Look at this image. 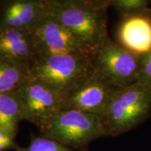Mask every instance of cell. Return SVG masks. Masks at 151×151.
Here are the masks:
<instances>
[{"label":"cell","mask_w":151,"mask_h":151,"mask_svg":"<svg viewBox=\"0 0 151 151\" xmlns=\"http://www.w3.org/2000/svg\"><path fill=\"white\" fill-rule=\"evenodd\" d=\"M39 131L73 150H84L96 139L109 137L101 117L75 110L60 111Z\"/></svg>","instance_id":"277c9868"},{"label":"cell","mask_w":151,"mask_h":151,"mask_svg":"<svg viewBox=\"0 0 151 151\" xmlns=\"http://www.w3.org/2000/svg\"><path fill=\"white\" fill-rule=\"evenodd\" d=\"M117 88L94 72L65 97L62 110L79 111L101 117Z\"/></svg>","instance_id":"ba28073f"},{"label":"cell","mask_w":151,"mask_h":151,"mask_svg":"<svg viewBox=\"0 0 151 151\" xmlns=\"http://www.w3.org/2000/svg\"><path fill=\"white\" fill-rule=\"evenodd\" d=\"M21 94L24 120L38 129L62 110L64 99L40 81L31 78L19 88Z\"/></svg>","instance_id":"52a82bcc"},{"label":"cell","mask_w":151,"mask_h":151,"mask_svg":"<svg viewBox=\"0 0 151 151\" xmlns=\"http://www.w3.org/2000/svg\"><path fill=\"white\" fill-rule=\"evenodd\" d=\"M15 138L16 137L0 130V151L16 150L20 146L16 143Z\"/></svg>","instance_id":"e0dca14e"},{"label":"cell","mask_w":151,"mask_h":151,"mask_svg":"<svg viewBox=\"0 0 151 151\" xmlns=\"http://www.w3.org/2000/svg\"><path fill=\"white\" fill-rule=\"evenodd\" d=\"M44 17V0L0 1V28L32 30Z\"/></svg>","instance_id":"9c48e42d"},{"label":"cell","mask_w":151,"mask_h":151,"mask_svg":"<svg viewBox=\"0 0 151 151\" xmlns=\"http://www.w3.org/2000/svg\"><path fill=\"white\" fill-rule=\"evenodd\" d=\"M151 111V90L135 83L118 88L101 117L109 137H117L142 123Z\"/></svg>","instance_id":"7a4b0ae2"},{"label":"cell","mask_w":151,"mask_h":151,"mask_svg":"<svg viewBox=\"0 0 151 151\" xmlns=\"http://www.w3.org/2000/svg\"><path fill=\"white\" fill-rule=\"evenodd\" d=\"M111 6L125 17L145 14L148 2L144 0H111Z\"/></svg>","instance_id":"9a60e30c"},{"label":"cell","mask_w":151,"mask_h":151,"mask_svg":"<svg viewBox=\"0 0 151 151\" xmlns=\"http://www.w3.org/2000/svg\"><path fill=\"white\" fill-rule=\"evenodd\" d=\"M137 83L151 90V51L140 57V69Z\"/></svg>","instance_id":"2e32d148"},{"label":"cell","mask_w":151,"mask_h":151,"mask_svg":"<svg viewBox=\"0 0 151 151\" xmlns=\"http://www.w3.org/2000/svg\"><path fill=\"white\" fill-rule=\"evenodd\" d=\"M31 65L0 55V94L16 91L30 77Z\"/></svg>","instance_id":"4fadbf2b"},{"label":"cell","mask_w":151,"mask_h":151,"mask_svg":"<svg viewBox=\"0 0 151 151\" xmlns=\"http://www.w3.org/2000/svg\"><path fill=\"white\" fill-rule=\"evenodd\" d=\"M119 44L142 56L151 51V19L145 14L125 16L118 31Z\"/></svg>","instance_id":"30bf717a"},{"label":"cell","mask_w":151,"mask_h":151,"mask_svg":"<svg viewBox=\"0 0 151 151\" xmlns=\"http://www.w3.org/2000/svg\"><path fill=\"white\" fill-rule=\"evenodd\" d=\"M15 151H74L62 143L42 136L32 135L26 147H19Z\"/></svg>","instance_id":"5bb4252c"},{"label":"cell","mask_w":151,"mask_h":151,"mask_svg":"<svg viewBox=\"0 0 151 151\" xmlns=\"http://www.w3.org/2000/svg\"><path fill=\"white\" fill-rule=\"evenodd\" d=\"M24 120L20 90L0 94V130L16 137L18 125Z\"/></svg>","instance_id":"7c38bea8"},{"label":"cell","mask_w":151,"mask_h":151,"mask_svg":"<svg viewBox=\"0 0 151 151\" xmlns=\"http://www.w3.org/2000/svg\"><path fill=\"white\" fill-rule=\"evenodd\" d=\"M39 57L73 55L92 58L93 54L65 27L45 16L31 30Z\"/></svg>","instance_id":"8992f818"},{"label":"cell","mask_w":151,"mask_h":151,"mask_svg":"<svg viewBox=\"0 0 151 151\" xmlns=\"http://www.w3.org/2000/svg\"><path fill=\"white\" fill-rule=\"evenodd\" d=\"M91 58L73 55L39 57L30 68V77L65 97L94 74Z\"/></svg>","instance_id":"3957f363"},{"label":"cell","mask_w":151,"mask_h":151,"mask_svg":"<svg viewBox=\"0 0 151 151\" xmlns=\"http://www.w3.org/2000/svg\"><path fill=\"white\" fill-rule=\"evenodd\" d=\"M0 55L32 66L39 55L31 30L0 28Z\"/></svg>","instance_id":"8fae6325"},{"label":"cell","mask_w":151,"mask_h":151,"mask_svg":"<svg viewBox=\"0 0 151 151\" xmlns=\"http://www.w3.org/2000/svg\"><path fill=\"white\" fill-rule=\"evenodd\" d=\"M91 60L95 72L116 88H123L137 82L140 57L128 51L109 37Z\"/></svg>","instance_id":"5b68a950"},{"label":"cell","mask_w":151,"mask_h":151,"mask_svg":"<svg viewBox=\"0 0 151 151\" xmlns=\"http://www.w3.org/2000/svg\"><path fill=\"white\" fill-rule=\"evenodd\" d=\"M45 16L71 32L92 54L109 37L106 0H44ZM93 56V55H92Z\"/></svg>","instance_id":"6da1fadb"}]
</instances>
